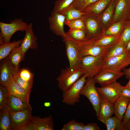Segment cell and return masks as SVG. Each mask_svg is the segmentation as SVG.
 Segmentation results:
<instances>
[{
    "label": "cell",
    "mask_w": 130,
    "mask_h": 130,
    "mask_svg": "<svg viewBox=\"0 0 130 130\" xmlns=\"http://www.w3.org/2000/svg\"><path fill=\"white\" fill-rule=\"evenodd\" d=\"M126 48L127 51L130 52V41L127 45Z\"/></svg>",
    "instance_id": "47"
},
{
    "label": "cell",
    "mask_w": 130,
    "mask_h": 130,
    "mask_svg": "<svg viewBox=\"0 0 130 130\" xmlns=\"http://www.w3.org/2000/svg\"><path fill=\"white\" fill-rule=\"evenodd\" d=\"M86 78L83 75L69 89L63 92V103L68 105H74L79 102L80 92L85 84Z\"/></svg>",
    "instance_id": "5"
},
{
    "label": "cell",
    "mask_w": 130,
    "mask_h": 130,
    "mask_svg": "<svg viewBox=\"0 0 130 130\" xmlns=\"http://www.w3.org/2000/svg\"><path fill=\"white\" fill-rule=\"evenodd\" d=\"M126 130H130V120L126 126Z\"/></svg>",
    "instance_id": "49"
},
{
    "label": "cell",
    "mask_w": 130,
    "mask_h": 130,
    "mask_svg": "<svg viewBox=\"0 0 130 130\" xmlns=\"http://www.w3.org/2000/svg\"><path fill=\"white\" fill-rule=\"evenodd\" d=\"M65 19L64 15L52 11L48 18L50 30L56 35L62 38L66 35L64 29Z\"/></svg>",
    "instance_id": "9"
},
{
    "label": "cell",
    "mask_w": 130,
    "mask_h": 130,
    "mask_svg": "<svg viewBox=\"0 0 130 130\" xmlns=\"http://www.w3.org/2000/svg\"><path fill=\"white\" fill-rule=\"evenodd\" d=\"M119 96L130 98V89L128 87L122 86L119 92Z\"/></svg>",
    "instance_id": "42"
},
{
    "label": "cell",
    "mask_w": 130,
    "mask_h": 130,
    "mask_svg": "<svg viewBox=\"0 0 130 130\" xmlns=\"http://www.w3.org/2000/svg\"><path fill=\"white\" fill-rule=\"evenodd\" d=\"M121 34L113 36H103L92 38L89 45L104 47L111 46L120 41Z\"/></svg>",
    "instance_id": "21"
},
{
    "label": "cell",
    "mask_w": 130,
    "mask_h": 130,
    "mask_svg": "<svg viewBox=\"0 0 130 130\" xmlns=\"http://www.w3.org/2000/svg\"><path fill=\"white\" fill-rule=\"evenodd\" d=\"M130 101V98L120 96L113 104L115 116L121 121Z\"/></svg>",
    "instance_id": "22"
},
{
    "label": "cell",
    "mask_w": 130,
    "mask_h": 130,
    "mask_svg": "<svg viewBox=\"0 0 130 130\" xmlns=\"http://www.w3.org/2000/svg\"><path fill=\"white\" fill-rule=\"evenodd\" d=\"M129 79V81L125 86L128 87L130 89V77Z\"/></svg>",
    "instance_id": "50"
},
{
    "label": "cell",
    "mask_w": 130,
    "mask_h": 130,
    "mask_svg": "<svg viewBox=\"0 0 130 130\" xmlns=\"http://www.w3.org/2000/svg\"><path fill=\"white\" fill-rule=\"evenodd\" d=\"M12 130H34L32 117L24 123L14 128Z\"/></svg>",
    "instance_id": "40"
},
{
    "label": "cell",
    "mask_w": 130,
    "mask_h": 130,
    "mask_svg": "<svg viewBox=\"0 0 130 130\" xmlns=\"http://www.w3.org/2000/svg\"><path fill=\"white\" fill-rule=\"evenodd\" d=\"M123 70L126 78L127 79H129L130 77V66L129 68L124 69Z\"/></svg>",
    "instance_id": "46"
},
{
    "label": "cell",
    "mask_w": 130,
    "mask_h": 130,
    "mask_svg": "<svg viewBox=\"0 0 130 130\" xmlns=\"http://www.w3.org/2000/svg\"><path fill=\"white\" fill-rule=\"evenodd\" d=\"M94 78H87L80 92V95L85 96L92 105L97 116L100 106L101 98L95 87Z\"/></svg>",
    "instance_id": "4"
},
{
    "label": "cell",
    "mask_w": 130,
    "mask_h": 130,
    "mask_svg": "<svg viewBox=\"0 0 130 130\" xmlns=\"http://www.w3.org/2000/svg\"><path fill=\"white\" fill-rule=\"evenodd\" d=\"M130 64V52H128L122 55L106 59L100 72L104 70L120 72Z\"/></svg>",
    "instance_id": "7"
},
{
    "label": "cell",
    "mask_w": 130,
    "mask_h": 130,
    "mask_svg": "<svg viewBox=\"0 0 130 130\" xmlns=\"http://www.w3.org/2000/svg\"><path fill=\"white\" fill-rule=\"evenodd\" d=\"M113 0H98L87 7L82 12L86 13L88 16L98 18Z\"/></svg>",
    "instance_id": "17"
},
{
    "label": "cell",
    "mask_w": 130,
    "mask_h": 130,
    "mask_svg": "<svg viewBox=\"0 0 130 130\" xmlns=\"http://www.w3.org/2000/svg\"><path fill=\"white\" fill-rule=\"evenodd\" d=\"M20 46L14 49L8 56L17 71L19 69L20 64L24 60L25 54Z\"/></svg>",
    "instance_id": "24"
},
{
    "label": "cell",
    "mask_w": 130,
    "mask_h": 130,
    "mask_svg": "<svg viewBox=\"0 0 130 130\" xmlns=\"http://www.w3.org/2000/svg\"><path fill=\"white\" fill-rule=\"evenodd\" d=\"M82 18L85 25L84 31L87 39L98 37L102 35L99 34V22L97 18L85 14Z\"/></svg>",
    "instance_id": "13"
},
{
    "label": "cell",
    "mask_w": 130,
    "mask_h": 130,
    "mask_svg": "<svg viewBox=\"0 0 130 130\" xmlns=\"http://www.w3.org/2000/svg\"><path fill=\"white\" fill-rule=\"evenodd\" d=\"M22 39L13 41L1 45L0 46V60L7 57L12 51L14 48L19 46Z\"/></svg>",
    "instance_id": "26"
},
{
    "label": "cell",
    "mask_w": 130,
    "mask_h": 130,
    "mask_svg": "<svg viewBox=\"0 0 130 130\" xmlns=\"http://www.w3.org/2000/svg\"><path fill=\"white\" fill-rule=\"evenodd\" d=\"M9 94L23 100L29 104L30 93L27 91L15 82L13 78L6 86Z\"/></svg>",
    "instance_id": "16"
},
{
    "label": "cell",
    "mask_w": 130,
    "mask_h": 130,
    "mask_svg": "<svg viewBox=\"0 0 130 130\" xmlns=\"http://www.w3.org/2000/svg\"><path fill=\"white\" fill-rule=\"evenodd\" d=\"M18 72L20 77L23 80L33 83L34 74L28 69L25 68L19 69Z\"/></svg>",
    "instance_id": "39"
},
{
    "label": "cell",
    "mask_w": 130,
    "mask_h": 130,
    "mask_svg": "<svg viewBox=\"0 0 130 130\" xmlns=\"http://www.w3.org/2000/svg\"><path fill=\"white\" fill-rule=\"evenodd\" d=\"M127 52L126 47L119 41L111 47L107 55L106 59L119 56Z\"/></svg>",
    "instance_id": "30"
},
{
    "label": "cell",
    "mask_w": 130,
    "mask_h": 130,
    "mask_svg": "<svg viewBox=\"0 0 130 130\" xmlns=\"http://www.w3.org/2000/svg\"><path fill=\"white\" fill-rule=\"evenodd\" d=\"M84 72L81 68L72 69L69 67L62 69L59 76L56 79L58 82V87L63 92L66 91L80 78Z\"/></svg>",
    "instance_id": "3"
},
{
    "label": "cell",
    "mask_w": 130,
    "mask_h": 130,
    "mask_svg": "<svg viewBox=\"0 0 130 130\" xmlns=\"http://www.w3.org/2000/svg\"></svg>",
    "instance_id": "52"
},
{
    "label": "cell",
    "mask_w": 130,
    "mask_h": 130,
    "mask_svg": "<svg viewBox=\"0 0 130 130\" xmlns=\"http://www.w3.org/2000/svg\"><path fill=\"white\" fill-rule=\"evenodd\" d=\"M84 125L83 123L77 122L75 120L65 124L62 130H82Z\"/></svg>",
    "instance_id": "38"
},
{
    "label": "cell",
    "mask_w": 130,
    "mask_h": 130,
    "mask_svg": "<svg viewBox=\"0 0 130 130\" xmlns=\"http://www.w3.org/2000/svg\"><path fill=\"white\" fill-rule=\"evenodd\" d=\"M31 106L21 99L9 94L7 107L10 111H17L24 110Z\"/></svg>",
    "instance_id": "23"
},
{
    "label": "cell",
    "mask_w": 130,
    "mask_h": 130,
    "mask_svg": "<svg viewBox=\"0 0 130 130\" xmlns=\"http://www.w3.org/2000/svg\"><path fill=\"white\" fill-rule=\"evenodd\" d=\"M122 86L116 81L106 86L96 88L101 98L114 104L120 96L119 92Z\"/></svg>",
    "instance_id": "8"
},
{
    "label": "cell",
    "mask_w": 130,
    "mask_h": 130,
    "mask_svg": "<svg viewBox=\"0 0 130 130\" xmlns=\"http://www.w3.org/2000/svg\"><path fill=\"white\" fill-rule=\"evenodd\" d=\"M124 75V74L123 72L104 70L101 71L93 78L96 83L104 87L116 81Z\"/></svg>",
    "instance_id": "12"
},
{
    "label": "cell",
    "mask_w": 130,
    "mask_h": 130,
    "mask_svg": "<svg viewBox=\"0 0 130 130\" xmlns=\"http://www.w3.org/2000/svg\"><path fill=\"white\" fill-rule=\"evenodd\" d=\"M32 110L31 106L24 110L17 111H10L12 123L11 130L31 118L32 116Z\"/></svg>",
    "instance_id": "18"
},
{
    "label": "cell",
    "mask_w": 130,
    "mask_h": 130,
    "mask_svg": "<svg viewBox=\"0 0 130 130\" xmlns=\"http://www.w3.org/2000/svg\"><path fill=\"white\" fill-rule=\"evenodd\" d=\"M126 20H122L115 22L102 33L103 36H113L121 34Z\"/></svg>",
    "instance_id": "27"
},
{
    "label": "cell",
    "mask_w": 130,
    "mask_h": 130,
    "mask_svg": "<svg viewBox=\"0 0 130 130\" xmlns=\"http://www.w3.org/2000/svg\"><path fill=\"white\" fill-rule=\"evenodd\" d=\"M98 0H85L79 10L82 12L87 7Z\"/></svg>",
    "instance_id": "45"
},
{
    "label": "cell",
    "mask_w": 130,
    "mask_h": 130,
    "mask_svg": "<svg viewBox=\"0 0 130 130\" xmlns=\"http://www.w3.org/2000/svg\"><path fill=\"white\" fill-rule=\"evenodd\" d=\"M74 0H57L52 12L64 14Z\"/></svg>",
    "instance_id": "31"
},
{
    "label": "cell",
    "mask_w": 130,
    "mask_h": 130,
    "mask_svg": "<svg viewBox=\"0 0 130 130\" xmlns=\"http://www.w3.org/2000/svg\"><path fill=\"white\" fill-rule=\"evenodd\" d=\"M129 20L128 21L130 22V16L129 17Z\"/></svg>",
    "instance_id": "51"
},
{
    "label": "cell",
    "mask_w": 130,
    "mask_h": 130,
    "mask_svg": "<svg viewBox=\"0 0 130 130\" xmlns=\"http://www.w3.org/2000/svg\"><path fill=\"white\" fill-rule=\"evenodd\" d=\"M130 120V101L124 115L122 122L126 126Z\"/></svg>",
    "instance_id": "41"
},
{
    "label": "cell",
    "mask_w": 130,
    "mask_h": 130,
    "mask_svg": "<svg viewBox=\"0 0 130 130\" xmlns=\"http://www.w3.org/2000/svg\"><path fill=\"white\" fill-rule=\"evenodd\" d=\"M32 26V23L28 24L27 28L25 31L24 37L20 46L25 54L29 49L36 50L38 46V43L37 42V38L34 34Z\"/></svg>",
    "instance_id": "14"
},
{
    "label": "cell",
    "mask_w": 130,
    "mask_h": 130,
    "mask_svg": "<svg viewBox=\"0 0 130 130\" xmlns=\"http://www.w3.org/2000/svg\"><path fill=\"white\" fill-rule=\"evenodd\" d=\"M107 130H126V127L122 121L116 116L111 117L104 123Z\"/></svg>",
    "instance_id": "29"
},
{
    "label": "cell",
    "mask_w": 130,
    "mask_h": 130,
    "mask_svg": "<svg viewBox=\"0 0 130 130\" xmlns=\"http://www.w3.org/2000/svg\"><path fill=\"white\" fill-rule=\"evenodd\" d=\"M9 23L0 22V45L10 42L13 35L16 32L25 31L28 24L21 18H16Z\"/></svg>",
    "instance_id": "2"
},
{
    "label": "cell",
    "mask_w": 130,
    "mask_h": 130,
    "mask_svg": "<svg viewBox=\"0 0 130 130\" xmlns=\"http://www.w3.org/2000/svg\"><path fill=\"white\" fill-rule=\"evenodd\" d=\"M9 93L6 87L0 84V111L7 107Z\"/></svg>",
    "instance_id": "32"
},
{
    "label": "cell",
    "mask_w": 130,
    "mask_h": 130,
    "mask_svg": "<svg viewBox=\"0 0 130 130\" xmlns=\"http://www.w3.org/2000/svg\"><path fill=\"white\" fill-rule=\"evenodd\" d=\"M100 129L96 123H90L84 125L82 130H99Z\"/></svg>",
    "instance_id": "43"
},
{
    "label": "cell",
    "mask_w": 130,
    "mask_h": 130,
    "mask_svg": "<svg viewBox=\"0 0 130 130\" xmlns=\"http://www.w3.org/2000/svg\"><path fill=\"white\" fill-rule=\"evenodd\" d=\"M18 70L16 71L13 74V80L20 86L27 91L31 93L33 83L27 82L23 80L20 77L19 75Z\"/></svg>",
    "instance_id": "36"
},
{
    "label": "cell",
    "mask_w": 130,
    "mask_h": 130,
    "mask_svg": "<svg viewBox=\"0 0 130 130\" xmlns=\"http://www.w3.org/2000/svg\"><path fill=\"white\" fill-rule=\"evenodd\" d=\"M97 56H87L81 58L80 67L86 78H93L100 72L108 52Z\"/></svg>",
    "instance_id": "1"
},
{
    "label": "cell",
    "mask_w": 130,
    "mask_h": 130,
    "mask_svg": "<svg viewBox=\"0 0 130 130\" xmlns=\"http://www.w3.org/2000/svg\"><path fill=\"white\" fill-rule=\"evenodd\" d=\"M86 13L81 12L80 10L73 7L68 9L64 14L66 17L65 22L74 19L81 18Z\"/></svg>",
    "instance_id": "34"
},
{
    "label": "cell",
    "mask_w": 130,
    "mask_h": 130,
    "mask_svg": "<svg viewBox=\"0 0 130 130\" xmlns=\"http://www.w3.org/2000/svg\"><path fill=\"white\" fill-rule=\"evenodd\" d=\"M114 114L113 104L101 98L100 109L97 116L98 119L104 123Z\"/></svg>",
    "instance_id": "20"
},
{
    "label": "cell",
    "mask_w": 130,
    "mask_h": 130,
    "mask_svg": "<svg viewBox=\"0 0 130 130\" xmlns=\"http://www.w3.org/2000/svg\"><path fill=\"white\" fill-rule=\"evenodd\" d=\"M66 33L69 37L78 41H82L87 39L85 31L83 30L70 28Z\"/></svg>",
    "instance_id": "33"
},
{
    "label": "cell",
    "mask_w": 130,
    "mask_h": 130,
    "mask_svg": "<svg viewBox=\"0 0 130 130\" xmlns=\"http://www.w3.org/2000/svg\"><path fill=\"white\" fill-rule=\"evenodd\" d=\"M130 0H115V12L111 20L113 24L130 16Z\"/></svg>",
    "instance_id": "10"
},
{
    "label": "cell",
    "mask_w": 130,
    "mask_h": 130,
    "mask_svg": "<svg viewBox=\"0 0 130 130\" xmlns=\"http://www.w3.org/2000/svg\"><path fill=\"white\" fill-rule=\"evenodd\" d=\"M85 0H74L68 9L71 7H73L79 10Z\"/></svg>",
    "instance_id": "44"
},
{
    "label": "cell",
    "mask_w": 130,
    "mask_h": 130,
    "mask_svg": "<svg viewBox=\"0 0 130 130\" xmlns=\"http://www.w3.org/2000/svg\"><path fill=\"white\" fill-rule=\"evenodd\" d=\"M51 105V103L49 102H46L44 103V106L46 107H49Z\"/></svg>",
    "instance_id": "48"
},
{
    "label": "cell",
    "mask_w": 130,
    "mask_h": 130,
    "mask_svg": "<svg viewBox=\"0 0 130 130\" xmlns=\"http://www.w3.org/2000/svg\"><path fill=\"white\" fill-rule=\"evenodd\" d=\"M115 0H113L108 6L100 18V21L103 26L111 22L114 9Z\"/></svg>",
    "instance_id": "28"
},
{
    "label": "cell",
    "mask_w": 130,
    "mask_h": 130,
    "mask_svg": "<svg viewBox=\"0 0 130 130\" xmlns=\"http://www.w3.org/2000/svg\"><path fill=\"white\" fill-rule=\"evenodd\" d=\"M62 38L65 46L66 56L69 64V67L72 69L80 68L81 58L79 55L77 41L67 34L66 36Z\"/></svg>",
    "instance_id": "6"
},
{
    "label": "cell",
    "mask_w": 130,
    "mask_h": 130,
    "mask_svg": "<svg viewBox=\"0 0 130 130\" xmlns=\"http://www.w3.org/2000/svg\"><path fill=\"white\" fill-rule=\"evenodd\" d=\"M34 130H54L53 118L51 116L41 118L32 116Z\"/></svg>",
    "instance_id": "19"
},
{
    "label": "cell",
    "mask_w": 130,
    "mask_h": 130,
    "mask_svg": "<svg viewBox=\"0 0 130 130\" xmlns=\"http://www.w3.org/2000/svg\"><path fill=\"white\" fill-rule=\"evenodd\" d=\"M112 46L104 47L93 45H78L80 58L86 56H97L104 54L109 52Z\"/></svg>",
    "instance_id": "15"
},
{
    "label": "cell",
    "mask_w": 130,
    "mask_h": 130,
    "mask_svg": "<svg viewBox=\"0 0 130 130\" xmlns=\"http://www.w3.org/2000/svg\"><path fill=\"white\" fill-rule=\"evenodd\" d=\"M120 42L125 47L130 41V22L126 21L121 34Z\"/></svg>",
    "instance_id": "35"
},
{
    "label": "cell",
    "mask_w": 130,
    "mask_h": 130,
    "mask_svg": "<svg viewBox=\"0 0 130 130\" xmlns=\"http://www.w3.org/2000/svg\"><path fill=\"white\" fill-rule=\"evenodd\" d=\"M0 111V130H11L12 123L10 110L7 107Z\"/></svg>",
    "instance_id": "25"
},
{
    "label": "cell",
    "mask_w": 130,
    "mask_h": 130,
    "mask_svg": "<svg viewBox=\"0 0 130 130\" xmlns=\"http://www.w3.org/2000/svg\"><path fill=\"white\" fill-rule=\"evenodd\" d=\"M65 24L70 28L79 29L84 30L85 25L82 19L78 18L65 22Z\"/></svg>",
    "instance_id": "37"
},
{
    "label": "cell",
    "mask_w": 130,
    "mask_h": 130,
    "mask_svg": "<svg viewBox=\"0 0 130 130\" xmlns=\"http://www.w3.org/2000/svg\"><path fill=\"white\" fill-rule=\"evenodd\" d=\"M0 65V83L6 86L13 78L17 71L8 57L1 60Z\"/></svg>",
    "instance_id": "11"
}]
</instances>
